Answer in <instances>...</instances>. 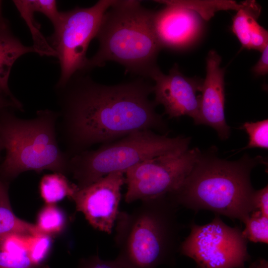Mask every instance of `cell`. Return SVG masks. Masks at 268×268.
I'll return each instance as SVG.
<instances>
[{
    "label": "cell",
    "instance_id": "obj_34",
    "mask_svg": "<svg viewBox=\"0 0 268 268\" xmlns=\"http://www.w3.org/2000/svg\"><path fill=\"white\" fill-rule=\"evenodd\" d=\"M249 268H253L252 267H251V266H250Z\"/></svg>",
    "mask_w": 268,
    "mask_h": 268
},
{
    "label": "cell",
    "instance_id": "obj_14",
    "mask_svg": "<svg viewBox=\"0 0 268 268\" xmlns=\"http://www.w3.org/2000/svg\"><path fill=\"white\" fill-rule=\"evenodd\" d=\"M37 51L35 48L26 46L12 34L8 22L0 19V93L22 109L21 103L14 96L8 87V79L12 67L20 56Z\"/></svg>",
    "mask_w": 268,
    "mask_h": 268
},
{
    "label": "cell",
    "instance_id": "obj_29",
    "mask_svg": "<svg viewBox=\"0 0 268 268\" xmlns=\"http://www.w3.org/2000/svg\"><path fill=\"white\" fill-rule=\"evenodd\" d=\"M253 211L260 212L268 217V186L255 190L252 198Z\"/></svg>",
    "mask_w": 268,
    "mask_h": 268
},
{
    "label": "cell",
    "instance_id": "obj_11",
    "mask_svg": "<svg viewBox=\"0 0 268 268\" xmlns=\"http://www.w3.org/2000/svg\"><path fill=\"white\" fill-rule=\"evenodd\" d=\"M150 79L155 82L153 101L156 106H163L169 118L188 116L196 125H201L200 99L203 79L186 76L176 64L167 74L158 68Z\"/></svg>",
    "mask_w": 268,
    "mask_h": 268
},
{
    "label": "cell",
    "instance_id": "obj_23",
    "mask_svg": "<svg viewBox=\"0 0 268 268\" xmlns=\"http://www.w3.org/2000/svg\"><path fill=\"white\" fill-rule=\"evenodd\" d=\"M52 237L41 232L32 236L29 255L37 268L43 266L50 254L53 242Z\"/></svg>",
    "mask_w": 268,
    "mask_h": 268
},
{
    "label": "cell",
    "instance_id": "obj_33",
    "mask_svg": "<svg viewBox=\"0 0 268 268\" xmlns=\"http://www.w3.org/2000/svg\"><path fill=\"white\" fill-rule=\"evenodd\" d=\"M1 3L2 1L0 0V19L2 18L1 16Z\"/></svg>",
    "mask_w": 268,
    "mask_h": 268
},
{
    "label": "cell",
    "instance_id": "obj_7",
    "mask_svg": "<svg viewBox=\"0 0 268 268\" xmlns=\"http://www.w3.org/2000/svg\"><path fill=\"white\" fill-rule=\"evenodd\" d=\"M115 1L100 0L89 7H76L61 12L59 20L49 38L60 63L58 87L65 86L78 71L86 70L89 44L96 37L104 13Z\"/></svg>",
    "mask_w": 268,
    "mask_h": 268
},
{
    "label": "cell",
    "instance_id": "obj_24",
    "mask_svg": "<svg viewBox=\"0 0 268 268\" xmlns=\"http://www.w3.org/2000/svg\"><path fill=\"white\" fill-rule=\"evenodd\" d=\"M32 236L17 233L5 235L0 238V249L17 256L29 257Z\"/></svg>",
    "mask_w": 268,
    "mask_h": 268
},
{
    "label": "cell",
    "instance_id": "obj_6",
    "mask_svg": "<svg viewBox=\"0 0 268 268\" xmlns=\"http://www.w3.org/2000/svg\"><path fill=\"white\" fill-rule=\"evenodd\" d=\"M191 138L170 137L145 130L132 133L114 141L87 150L69 159V171L79 189L114 172L124 173L144 160L183 153L189 149Z\"/></svg>",
    "mask_w": 268,
    "mask_h": 268
},
{
    "label": "cell",
    "instance_id": "obj_32",
    "mask_svg": "<svg viewBox=\"0 0 268 268\" xmlns=\"http://www.w3.org/2000/svg\"><path fill=\"white\" fill-rule=\"evenodd\" d=\"M2 150H3V147L2 142L1 141V140L0 139V153Z\"/></svg>",
    "mask_w": 268,
    "mask_h": 268
},
{
    "label": "cell",
    "instance_id": "obj_3",
    "mask_svg": "<svg viewBox=\"0 0 268 268\" xmlns=\"http://www.w3.org/2000/svg\"><path fill=\"white\" fill-rule=\"evenodd\" d=\"M178 207L165 196L141 201L130 213L120 211L116 220V259L128 268L173 264L181 244Z\"/></svg>",
    "mask_w": 268,
    "mask_h": 268
},
{
    "label": "cell",
    "instance_id": "obj_15",
    "mask_svg": "<svg viewBox=\"0 0 268 268\" xmlns=\"http://www.w3.org/2000/svg\"><path fill=\"white\" fill-rule=\"evenodd\" d=\"M9 185L0 179V238L12 233L33 235L40 233L35 224L18 218L13 212L8 194Z\"/></svg>",
    "mask_w": 268,
    "mask_h": 268
},
{
    "label": "cell",
    "instance_id": "obj_16",
    "mask_svg": "<svg viewBox=\"0 0 268 268\" xmlns=\"http://www.w3.org/2000/svg\"><path fill=\"white\" fill-rule=\"evenodd\" d=\"M78 189L65 175L58 173L44 175L39 185L40 195L46 204H55L66 197L71 199Z\"/></svg>",
    "mask_w": 268,
    "mask_h": 268
},
{
    "label": "cell",
    "instance_id": "obj_4",
    "mask_svg": "<svg viewBox=\"0 0 268 268\" xmlns=\"http://www.w3.org/2000/svg\"><path fill=\"white\" fill-rule=\"evenodd\" d=\"M153 13L140 1L115 0L103 16L96 36L99 48L88 59L86 70L113 61L151 78L159 68L157 58L161 50L152 26Z\"/></svg>",
    "mask_w": 268,
    "mask_h": 268
},
{
    "label": "cell",
    "instance_id": "obj_17",
    "mask_svg": "<svg viewBox=\"0 0 268 268\" xmlns=\"http://www.w3.org/2000/svg\"><path fill=\"white\" fill-rule=\"evenodd\" d=\"M241 7L232 18L231 30L243 48L250 49V34L253 23L257 20L261 6L255 0L242 1Z\"/></svg>",
    "mask_w": 268,
    "mask_h": 268
},
{
    "label": "cell",
    "instance_id": "obj_21",
    "mask_svg": "<svg viewBox=\"0 0 268 268\" xmlns=\"http://www.w3.org/2000/svg\"><path fill=\"white\" fill-rule=\"evenodd\" d=\"M13 3L20 13L21 15L28 22L33 35L34 44L33 47L37 53L49 56H56L53 49L46 42L44 37L39 32L38 26L35 24L33 19V12L28 6L26 0H13Z\"/></svg>",
    "mask_w": 268,
    "mask_h": 268
},
{
    "label": "cell",
    "instance_id": "obj_27",
    "mask_svg": "<svg viewBox=\"0 0 268 268\" xmlns=\"http://www.w3.org/2000/svg\"><path fill=\"white\" fill-rule=\"evenodd\" d=\"M268 45V32L257 20L252 24L250 34V49L261 52Z\"/></svg>",
    "mask_w": 268,
    "mask_h": 268
},
{
    "label": "cell",
    "instance_id": "obj_12",
    "mask_svg": "<svg viewBox=\"0 0 268 268\" xmlns=\"http://www.w3.org/2000/svg\"><path fill=\"white\" fill-rule=\"evenodd\" d=\"M165 6L153 11L152 26L161 49L175 51L186 50L201 37L203 20L194 11L173 3L171 0H155Z\"/></svg>",
    "mask_w": 268,
    "mask_h": 268
},
{
    "label": "cell",
    "instance_id": "obj_13",
    "mask_svg": "<svg viewBox=\"0 0 268 268\" xmlns=\"http://www.w3.org/2000/svg\"><path fill=\"white\" fill-rule=\"evenodd\" d=\"M221 57L210 50L206 58V75L202 80L200 99L201 125L213 128L221 140L228 139L230 128L226 123L225 107V69L220 67Z\"/></svg>",
    "mask_w": 268,
    "mask_h": 268
},
{
    "label": "cell",
    "instance_id": "obj_20",
    "mask_svg": "<svg viewBox=\"0 0 268 268\" xmlns=\"http://www.w3.org/2000/svg\"><path fill=\"white\" fill-rule=\"evenodd\" d=\"M245 227L242 234L247 241L268 244V217L260 212L252 211L243 222Z\"/></svg>",
    "mask_w": 268,
    "mask_h": 268
},
{
    "label": "cell",
    "instance_id": "obj_2",
    "mask_svg": "<svg viewBox=\"0 0 268 268\" xmlns=\"http://www.w3.org/2000/svg\"><path fill=\"white\" fill-rule=\"evenodd\" d=\"M266 163L259 156L244 154L238 160L228 161L214 152L200 150L190 172L169 197L178 206L208 210L243 223L253 211L255 190L251 183V171Z\"/></svg>",
    "mask_w": 268,
    "mask_h": 268
},
{
    "label": "cell",
    "instance_id": "obj_31",
    "mask_svg": "<svg viewBox=\"0 0 268 268\" xmlns=\"http://www.w3.org/2000/svg\"><path fill=\"white\" fill-rule=\"evenodd\" d=\"M9 108L17 109V106L12 101L0 93V110Z\"/></svg>",
    "mask_w": 268,
    "mask_h": 268
},
{
    "label": "cell",
    "instance_id": "obj_28",
    "mask_svg": "<svg viewBox=\"0 0 268 268\" xmlns=\"http://www.w3.org/2000/svg\"><path fill=\"white\" fill-rule=\"evenodd\" d=\"M78 268H128L116 259L114 260H104L95 255L82 259L79 263Z\"/></svg>",
    "mask_w": 268,
    "mask_h": 268
},
{
    "label": "cell",
    "instance_id": "obj_25",
    "mask_svg": "<svg viewBox=\"0 0 268 268\" xmlns=\"http://www.w3.org/2000/svg\"><path fill=\"white\" fill-rule=\"evenodd\" d=\"M29 8L33 12L44 14L52 23L53 26L59 20L61 12L58 11L57 1L55 0H26Z\"/></svg>",
    "mask_w": 268,
    "mask_h": 268
},
{
    "label": "cell",
    "instance_id": "obj_19",
    "mask_svg": "<svg viewBox=\"0 0 268 268\" xmlns=\"http://www.w3.org/2000/svg\"><path fill=\"white\" fill-rule=\"evenodd\" d=\"M178 5L191 9L198 13L204 20L211 18L219 10L234 9L242 6V2L231 0H171Z\"/></svg>",
    "mask_w": 268,
    "mask_h": 268
},
{
    "label": "cell",
    "instance_id": "obj_30",
    "mask_svg": "<svg viewBox=\"0 0 268 268\" xmlns=\"http://www.w3.org/2000/svg\"><path fill=\"white\" fill-rule=\"evenodd\" d=\"M261 56L252 70L257 75H265L268 72V45L261 52Z\"/></svg>",
    "mask_w": 268,
    "mask_h": 268
},
{
    "label": "cell",
    "instance_id": "obj_26",
    "mask_svg": "<svg viewBox=\"0 0 268 268\" xmlns=\"http://www.w3.org/2000/svg\"><path fill=\"white\" fill-rule=\"evenodd\" d=\"M0 268H37L29 256H17L0 249Z\"/></svg>",
    "mask_w": 268,
    "mask_h": 268
},
{
    "label": "cell",
    "instance_id": "obj_8",
    "mask_svg": "<svg viewBox=\"0 0 268 268\" xmlns=\"http://www.w3.org/2000/svg\"><path fill=\"white\" fill-rule=\"evenodd\" d=\"M190 227V233L179 251L193 259L199 268H243L249 260L242 231L226 225L218 215L207 224L192 222Z\"/></svg>",
    "mask_w": 268,
    "mask_h": 268
},
{
    "label": "cell",
    "instance_id": "obj_9",
    "mask_svg": "<svg viewBox=\"0 0 268 268\" xmlns=\"http://www.w3.org/2000/svg\"><path fill=\"white\" fill-rule=\"evenodd\" d=\"M200 149L194 148L179 154L147 159L125 173L127 190L125 201L132 203L169 196L190 172Z\"/></svg>",
    "mask_w": 268,
    "mask_h": 268
},
{
    "label": "cell",
    "instance_id": "obj_10",
    "mask_svg": "<svg viewBox=\"0 0 268 268\" xmlns=\"http://www.w3.org/2000/svg\"><path fill=\"white\" fill-rule=\"evenodd\" d=\"M125 173H110L78 190L73 196L76 210L95 229L111 234L119 214Z\"/></svg>",
    "mask_w": 268,
    "mask_h": 268
},
{
    "label": "cell",
    "instance_id": "obj_22",
    "mask_svg": "<svg viewBox=\"0 0 268 268\" xmlns=\"http://www.w3.org/2000/svg\"><path fill=\"white\" fill-rule=\"evenodd\" d=\"M249 136L247 145L243 149L253 148L268 149V120L246 122L240 128Z\"/></svg>",
    "mask_w": 268,
    "mask_h": 268
},
{
    "label": "cell",
    "instance_id": "obj_5",
    "mask_svg": "<svg viewBox=\"0 0 268 268\" xmlns=\"http://www.w3.org/2000/svg\"><path fill=\"white\" fill-rule=\"evenodd\" d=\"M59 117V114L47 109L38 111L32 119L18 118L9 108L0 110V139L5 151L0 164L1 180L9 183L28 171L69 173L70 158L57 139Z\"/></svg>",
    "mask_w": 268,
    "mask_h": 268
},
{
    "label": "cell",
    "instance_id": "obj_18",
    "mask_svg": "<svg viewBox=\"0 0 268 268\" xmlns=\"http://www.w3.org/2000/svg\"><path fill=\"white\" fill-rule=\"evenodd\" d=\"M67 222L63 210L55 204H46L39 212L35 225L40 232L53 236L64 230Z\"/></svg>",
    "mask_w": 268,
    "mask_h": 268
},
{
    "label": "cell",
    "instance_id": "obj_1",
    "mask_svg": "<svg viewBox=\"0 0 268 268\" xmlns=\"http://www.w3.org/2000/svg\"><path fill=\"white\" fill-rule=\"evenodd\" d=\"M64 87L62 124L70 158L136 131L168 130L149 98L153 85L143 78L107 85L80 77Z\"/></svg>",
    "mask_w": 268,
    "mask_h": 268
}]
</instances>
